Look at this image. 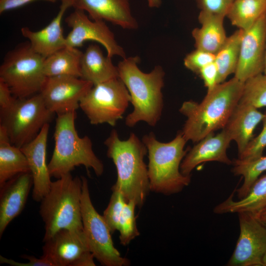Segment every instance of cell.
<instances>
[{
	"label": "cell",
	"instance_id": "6da1fadb",
	"mask_svg": "<svg viewBox=\"0 0 266 266\" xmlns=\"http://www.w3.org/2000/svg\"><path fill=\"white\" fill-rule=\"evenodd\" d=\"M244 85V82L234 76L208 90L200 103L184 101L179 111L187 117L180 131L186 140L198 142L222 129L239 102Z\"/></svg>",
	"mask_w": 266,
	"mask_h": 266
},
{
	"label": "cell",
	"instance_id": "7a4b0ae2",
	"mask_svg": "<svg viewBox=\"0 0 266 266\" xmlns=\"http://www.w3.org/2000/svg\"><path fill=\"white\" fill-rule=\"evenodd\" d=\"M104 144L107 156L117 170V180L111 188L119 190L127 202L133 201L136 207L141 208L151 191L148 166L144 162L146 146L133 133L127 140L120 139L115 129Z\"/></svg>",
	"mask_w": 266,
	"mask_h": 266
},
{
	"label": "cell",
	"instance_id": "3957f363",
	"mask_svg": "<svg viewBox=\"0 0 266 266\" xmlns=\"http://www.w3.org/2000/svg\"><path fill=\"white\" fill-rule=\"evenodd\" d=\"M139 61L138 56L126 57L117 65L119 78L128 89L133 107L125 124L133 127L143 121L154 127L159 121L164 107L162 90L165 73L159 65L149 73L144 72L138 66Z\"/></svg>",
	"mask_w": 266,
	"mask_h": 266
},
{
	"label": "cell",
	"instance_id": "277c9868",
	"mask_svg": "<svg viewBox=\"0 0 266 266\" xmlns=\"http://www.w3.org/2000/svg\"><path fill=\"white\" fill-rule=\"evenodd\" d=\"M76 117V111L57 115L55 146L48 164L51 177L59 178L80 166L92 168L98 176L103 172V164L95 154L90 137L79 136L75 126Z\"/></svg>",
	"mask_w": 266,
	"mask_h": 266
},
{
	"label": "cell",
	"instance_id": "5b68a950",
	"mask_svg": "<svg viewBox=\"0 0 266 266\" xmlns=\"http://www.w3.org/2000/svg\"><path fill=\"white\" fill-rule=\"evenodd\" d=\"M142 141L147 149L148 172L151 191L168 196L178 193L191 182V175L180 171V165L188 150L181 131L168 142H162L151 132Z\"/></svg>",
	"mask_w": 266,
	"mask_h": 266
},
{
	"label": "cell",
	"instance_id": "8992f818",
	"mask_svg": "<svg viewBox=\"0 0 266 266\" xmlns=\"http://www.w3.org/2000/svg\"><path fill=\"white\" fill-rule=\"evenodd\" d=\"M82 188L81 176L73 177L71 173L52 182L39 207V214L44 224L43 242L61 229H83Z\"/></svg>",
	"mask_w": 266,
	"mask_h": 266
},
{
	"label": "cell",
	"instance_id": "52a82bcc",
	"mask_svg": "<svg viewBox=\"0 0 266 266\" xmlns=\"http://www.w3.org/2000/svg\"><path fill=\"white\" fill-rule=\"evenodd\" d=\"M45 59L32 49L29 41L20 43L5 55L0 66V79L16 98L39 93L47 77L43 71Z\"/></svg>",
	"mask_w": 266,
	"mask_h": 266
},
{
	"label": "cell",
	"instance_id": "ba28073f",
	"mask_svg": "<svg viewBox=\"0 0 266 266\" xmlns=\"http://www.w3.org/2000/svg\"><path fill=\"white\" fill-rule=\"evenodd\" d=\"M54 114L46 107L40 93L15 98L9 106L0 109V126L11 143L21 148L35 138Z\"/></svg>",
	"mask_w": 266,
	"mask_h": 266
},
{
	"label": "cell",
	"instance_id": "9c48e42d",
	"mask_svg": "<svg viewBox=\"0 0 266 266\" xmlns=\"http://www.w3.org/2000/svg\"><path fill=\"white\" fill-rule=\"evenodd\" d=\"M131 101L128 89L118 77L94 85L81 100L79 107L91 124L114 126Z\"/></svg>",
	"mask_w": 266,
	"mask_h": 266
},
{
	"label": "cell",
	"instance_id": "30bf717a",
	"mask_svg": "<svg viewBox=\"0 0 266 266\" xmlns=\"http://www.w3.org/2000/svg\"><path fill=\"white\" fill-rule=\"evenodd\" d=\"M82 180L81 199L83 231L95 259L104 266H128L130 261L115 248L111 233L103 216L94 207L90 197L88 180Z\"/></svg>",
	"mask_w": 266,
	"mask_h": 266
},
{
	"label": "cell",
	"instance_id": "8fae6325",
	"mask_svg": "<svg viewBox=\"0 0 266 266\" xmlns=\"http://www.w3.org/2000/svg\"><path fill=\"white\" fill-rule=\"evenodd\" d=\"M44 242L41 257L51 266H96L83 229H61Z\"/></svg>",
	"mask_w": 266,
	"mask_h": 266
},
{
	"label": "cell",
	"instance_id": "7c38bea8",
	"mask_svg": "<svg viewBox=\"0 0 266 266\" xmlns=\"http://www.w3.org/2000/svg\"><path fill=\"white\" fill-rule=\"evenodd\" d=\"M71 29L66 37V46L76 48L87 40L101 44L106 49L107 56L126 58L123 48L118 43L114 35L104 21L91 20L83 10L75 9L65 19Z\"/></svg>",
	"mask_w": 266,
	"mask_h": 266
},
{
	"label": "cell",
	"instance_id": "4fadbf2b",
	"mask_svg": "<svg viewBox=\"0 0 266 266\" xmlns=\"http://www.w3.org/2000/svg\"><path fill=\"white\" fill-rule=\"evenodd\" d=\"M94 86L72 76L47 77L40 94L46 107L57 115L76 111L82 99Z\"/></svg>",
	"mask_w": 266,
	"mask_h": 266
},
{
	"label": "cell",
	"instance_id": "5bb4252c",
	"mask_svg": "<svg viewBox=\"0 0 266 266\" xmlns=\"http://www.w3.org/2000/svg\"><path fill=\"white\" fill-rule=\"evenodd\" d=\"M240 234L227 265L263 266L266 252V227L252 214L238 213Z\"/></svg>",
	"mask_w": 266,
	"mask_h": 266
},
{
	"label": "cell",
	"instance_id": "9a60e30c",
	"mask_svg": "<svg viewBox=\"0 0 266 266\" xmlns=\"http://www.w3.org/2000/svg\"><path fill=\"white\" fill-rule=\"evenodd\" d=\"M266 47V13L244 31L234 77L245 82L263 73Z\"/></svg>",
	"mask_w": 266,
	"mask_h": 266
},
{
	"label": "cell",
	"instance_id": "2e32d148",
	"mask_svg": "<svg viewBox=\"0 0 266 266\" xmlns=\"http://www.w3.org/2000/svg\"><path fill=\"white\" fill-rule=\"evenodd\" d=\"M49 127L46 124L35 138L20 148L29 163L33 179L32 198L37 202L47 194L52 182L46 161Z\"/></svg>",
	"mask_w": 266,
	"mask_h": 266
},
{
	"label": "cell",
	"instance_id": "e0dca14e",
	"mask_svg": "<svg viewBox=\"0 0 266 266\" xmlns=\"http://www.w3.org/2000/svg\"><path fill=\"white\" fill-rule=\"evenodd\" d=\"M33 179L30 172L21 173L0 187V237L23 210Z\"/></svg>",
	"mask_w": 266,
	"mask_h": 266
},
{
	"label": "cell",
	"instance_id": "ac0fdd59",
	"mask_svg": "<svg viewBox=\"0 0 266 266\" xmlns=\"http://www.w3.org/2000/svg\"><path fill=\"white\" fill-rule=\"evenodd\" d=\"M232 139L222 129L216 135L210 133L197 142L187 153L180 165V171L185 175H191V172L199 164L216 161L228 165L233 164L227 154Z\"/></svg>",
	"mask_w": 266,
	"mask_h": 266
},
{
	"label": "cell",
	"instance_id": "d6986e66",
	"mask_svg": "<svg viewBox=\"0 0 266 266\" xmlns=\"http://www.w3.org/2000/svg\"><path fill=\"white\" fill-rule=\"evenodd\" d=\"M72 7L86 12L94 20L108 21L126 30H136L129 0H72Z\"/></svg>",
	"mask_w": 266,
	"mask_h": 266
},
{
	"label": "cell",
	"instance_id": "ffe728a7",
	"mask_svg": "<svg viewBox=\"0 0 266 266\" xmlns=\"http://www.w3.org/2000/svg\"><path fill=\"white\" fill-rule=\"evenodd\" d=\"M61 1L57 15L45 27L38 31H33L27 27L21 29L22 34L28 39L32 49L45 58L66 46L62 21L66 10L72 7V0Z\"/></svg>",
	"mask_w": 266,
	"mask_h": 266
},
{
	"label": "cell",
	"instance_id": "44dd1931",
	"mask_svg": "<svg viewBox=\"0 0 266 266\" xmlns=\"http://www.w3.org/2000/svg\"><path fill=\"white\" fill-rule=\"evenodd\" d=\"M264 116V113L249 104L239 102L234 108L222 129L236 142L238 156L253 138L254 131Z\"/></svg>",
	"mask_w": 266,
	"mask_h": 266
},
{
	"label": "cell",
	"instance_id": "7402d4cb",
	"mask_svg": "<svg viewBox=\"0 0 266 266\" xmlns=\"http://www.w3.org/2000/svg\"><path fill=\"white\" fill-rule=\"evenodd\" d=\"M225 16L200 11L198 20L200 28L192 32L196 48L215 54L226 40L224 20Z\"/></svg>",
	"mask_w": 266,
	"mask_h": 266
},
{
	"label": "cell",
	"instance_id": "603a6c76",
	"mask_svg": "<svg viewBox=\"0 0 266 266\" xmlns=\"http://www.w3.org/2000/svg\"><path fill=\"white\" fill-rule=\"evenodd\" d=\"M80 72L81 78L94 85L119 77L118 67L111 58L105 56L100 46L93 44L82 53Z\"/></svg>",
	"mask_w": 266,
	"mask_h": 266
},
{
	"label": "cell",
	"instance_id": "cb8c5ba5",
	"mask_svg": "<svg viewBox=\"0 0 266 266\" xmlns=\"http://www.w3.org/2000/svg\"><path fill=\"white\" fill-rule=\"evenodd\" d=\"M234 192L225 200L216 205V214L245 212L256 215L266 207V174L258 178L247 195L238 200L233 199Z\"/></svg>",
	"mask_w": 266,
	"mask_h": 266
},
{
	"label": "cell",
	"instance_id": "d4e9b609",
	"mask_svg": "<svg viewBox=\"0 0 266 266\" xmlns=\"http://www.w3.org/2000/svg\"><path fill=\"white\" fill-rule=\"evenodd\" d=\"M30 172L27 159L20 148L10 142L0 127V187L21 173Z\"/></svg>",
	"mask_w": 266,
	"mask_h": 266
},
{
	"label": "cell",
	"instance_id": "484cf974",
	"mask_svg": "<svg viewBox=\"0 0 266 266\" xmlns=\"http://www.w3.org/2000/svg\"><path fill=\"white\" fill-rule=\"evenodd\" d=\"M83 52L66 46L45 58L43 71L46 77L72 76L81 78L80 62Z\"/></svg>",
	"mask_w": 266,
	"mask_h": 266
},
{
	"label": "cell",
	"instance_id": "4316f807",
	"mask_svg": "<svg viewBox=\"0 0 266 266\" xmlns=\"http://www.w3.org/2000/svg\"><path fill=\"white\" fill-rule=\"evenodd\" d=\"M244 31L238 29L227 37L224 43L215 54L218 70V82H224L227 77L234 73L238 64Z\"/></svg>",
	"mask_w": 266,
	"mask_h": 266
},
{
	"label": "cell",
	"instance_id": "83f0119b",
	"mask_svg": "<svg viewBox=\"0 0 266 266\" xmlns=\"http://www.w3.org/2000/svg\"><path fill=\"white\" fill-rule=\"evenodd\" d=\"M266 13V0H234L226 17L231 24L245 31Z\"/></svg>",
	"mask_w": 266,
	"mask_h": 266
},
{
	"label": "cell",
	"instance_id": "f1b7e54d",
	"mask_svg": "<svg viewBox=\"0 0 266 266\" xmlns=\"http://www.w3.org/2000/svg\"><path fill=\"white\" fill-rule=\"evenodd\" d=\"M233 164V173L235 175L242 176L244 179L241 187L236 190L238 198L240 199L247 195L255 181L266 171V156L250 161L237 159Z\"/></svg>",
	"mask_w": 266,
	"mask_h": 266
},
{
	"label": "cell",
	"instance_id": "f546056e",
	"mask_svg": "<svg viewBox=\"0 0 266 266\" xmlns=\"http://www.w3.org/2000/svg\"><path fill=\"white\" fill-rule=\"evenodd\" d=\"M239 102L249 104L257 108L266 107V74H258L244 82Z\"/></svg>",
	"mask_w": 266,
	"mask_h": 266
},
{
	"label": "cell",
	"instance_id": "4dcf8cb0",
	"mask_svg": "<svg viewBox=\"0 0 266 266\" xmlns=\"http://www.w3.org/2000/svg\"><path fill=\"white\" fill-rule=\"evenodd\" d=\"M136 205L133 201L126 203L122 210L119 223L118 231L120 243L126 246L138 236L140 233L137 229L134 215Z\"/></svg>",
	"mask_w": 266,
	"mask_h": 266
},
{
	"label": "cell",
	"instance_id": "1f68e13d",
	"mask_svg": "<svg viewBox=\"0 0 266 266\" xmlns=\"http://www.w3.org/2000/svg\"><path fill=\"white\" fill-rule=\"evenodd\" d=\"M111 190L109 202L102 216L112 234L118 230L120 216L127 201L119 190L113 188H111Z\"/></svg>",
	"mask_w": 266,
	"mask_h": 266
},
{
	"label": "cell",
	"instance_id": "d6a6232c",
	"mask_svg": "<svg viewBox=\"0 0 266 266\" xmlns=\"http://www.w3.org/2000/svg\"><path fill=\"white\" fill-rule=\"evenodd\" d=\"M262 122L263 128L261 132L250 140L243 153L238 156V159L250 161L263 156V151L266 147V111L264 113Z\"/></svg>",
	"mask_w": 266,
	"mask_h": 266
},
{
	"label": "cell",
	"instance_id": "836d02e7",
	"mask_svg": "<svg viewBox=\"0 0 266 266\" xmlns=\"http://www.w3.org/2000/svg\"><path fill=\"white\" fill-rule=\"evenodd\" d=\"M215 58L214 54L196 48L186 55L184 65L187 69L199 74L202 67L215 61Z\"/></svg>",
	"mask_w": 266,
	"mask_h": 266
},
{
	"label": "cell",
	"instance_id": "e575fe53",
	"mask_svg": "<svg viewBox=\"0 0 266 266\" xmlns=\"http://www.w3.org/2000/svg\"><path fill=\"white\" fill-rule=\"evenodd\" d=\"M200 11L226 15L234 0H195Z\"/></svg>",
	"mask_w": 266,
	"mask_h": 266
},
{
	"label": "cell",
	"instance_id": "d590c367",
	"mask_svg": "<svg viewBox=\"0 0 266 266\" xmlns=\"http://www.w3.org/2000/svg\"><path fill=\"white\" fill-rule=\"evenodd\" d=\"M199 74L203 81L207 91L215 87L218 82V70L215 63L212 62L202 67Z\"/></svg>",
	"mask_w": 266,
	"mask_h": 266
},
{
	"label": "cell",
	"instance_id": "8d00e7d4",
	"mask_svg": "<svg viewBox=\"0 0 266 266\" xmlns=\"http://www.w3.org/2000/svg\"><path fill=\"white\" fill-rule=\"evenodd\" d=\"M21 258L28 260L27 263H20L0 256V263L8 264L12 266H51V264L44 258H37L33 256L23 255Z\"/></svg>",
	"mask_w": 266,
	"mask_h": 266
},
{
	"label": "cell",
	"instance_id": "74e56055",
	"mask_svg": "<svg viewBox=\"0 0 266 266\" xmlns=\"http://www.w3.org/2000/svg\"><path fill=\"white\" fill-rule=\"evenodd\" d=\"M15 98L8 85L0 79V109L9 106Z\"/></svg>",
	"mask_w": 266,
	"mask_h": 266
},
{
	"label": "cell",
	"instance_id": "f35d334b",
	"mask_svg": "<svg viewBox=\"0 0 266 266\" xmlns=\"http://www.w3.org/2000/svg\"><path fill=\"white\" fill-rule=\"evenodd\" d=\"M36 0H0V13L23 6L28 3ZM55 2L61 0H42Z\"/></svg>",
	"mask_w": 266,
	"mask_h": 266
},
{
	"label": "cell",
	"instance_id": "ab89813d",
	"mask_svg": "<svg viewBox=\"0 0 266 266\" xmlns=\"http://www.w3.org/2000/svg\"><path fill=\"white\" fill-rule=\"evenodd\" d=\"M254 216L263 225L266 227V207Z\"/></svg>",
	"mask_w": 266,
	"mask_h": 266
},
{
	"label": "cell",
	"instance_id": "60d3db41",
	"mask_svg": "<svg viewBox=\"0 0 266 266\" xmlns=\"http://www.w3.org/2000/svg\"><path fill=\"white\" fill-rule=\"evenodd\" d=\"M148 6L151 8H159L162 4L161 0H147Z\"/></svg>",
	"mask_w": 266,
	"mask_h": 266
},
{
	"label": "cell",
	"instance_id": "b9f144b4",
	"mask_svg": "<svg viewBox=\"0 0 266 266\" xmlns=\"http://www.w3.org/2000/svg\"><path fill=\"white\" fill-rule=\"evenodd\" d=\"M263 266H266V252L263 259Z\"/></svg>",
	"mask_w": 266,
	"mask_h": 266
},
{
	"label": "cell",
	"instance_id": "7bdbcfd3",
	"mask_svg": "<svg viewBox=\"0 0 266 266\" xmlns=\"http://www.w3.org/2000/svg\"><path fill=\"white\" fill-rule=\"evenodd\" d=\"M264 73L266 74V53H265V68H264Z\"/></svg>",
	"mask_w": 266,
	"mask_h": 266
}]
</instances>
